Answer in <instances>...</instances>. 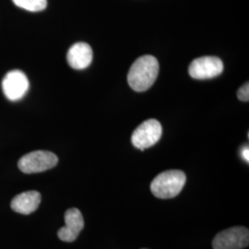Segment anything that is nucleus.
I'll list each match as a JSON object with an SVG mask.
<instances>
[{"mask_svg": "<svg viewBox=\"0 0 249 249\" xmlns=\"http://www.w3.org/2000/svg\"><path fill=\"white\" fill-rule=\"evenodd\" d=\"M159 74L158 60L150 54L139 57L127 74L129 86L136 91L142 92L150 89Z\"/></svg>", "mask_w": 249, "mask_h": 249, "instance_id": "f257e3e1", "label": "nucleus"}, {"mask_svg": "<svg viewBox=\"0 0 249 249\" xmlns=\"http://www.w3.org/2000/svg\"><path fill=\"white\" fill-rule=\"evenodd\" d=\"M187 177L180 170H169L160 173L152 180L151 193L161 199H168L178 196L185 187Z\"/></svg>", "mask_w": 249, "mask_h": 249, "instance_id": "f03ea898", "label": "nucleus"}, {"mask_svg": "<svg viewBox=\"0 0 249 249\" xmlns=\"http://www.w3.org/2000/svg\"><path fill=\"white\" fill-rule=\"evenodd\" d=\"M57 162L58 158L53 152L36 151L22 156L18 160V167L24 174H36L52 169Z\"/></svg>", "mask_w": 249, "mask_h": 249, "instance_id": "7ed1b4c3", "label": "nucleus"}, {"mask_svg": "<svg viewBox=\"0 0 249 249\" xmlns=\"http://www.w3.org/2000/svg\"><path fill=\"white\" fill-rule=\"evenodd\" d=\"M162 127L159 121L149 119L144 121L134 130L131 142L139 150L144 151L152 147L160 141Z\"/></svg>", "mask_w": 249, "mask_h": 249, "instance_id": "20e7f679", "label": "nucleus"}, {"mask_svg": "<svg viewBox=\"0 0 249 249\" xmlns=\"http://www.w3.org/2000/svg\"><path fill=\"white\" fill-rule=\"evenodd\" d=\"M249 245V231L244 226H235L219 232L213 241V249H243Z\"/></svg>", "mask_w": 249, "mask_h": 249, "instance_id": "39448f33", "label": "nucleus"}, {"mask_svg": "<svg viewBox=\"0 0 249 249\" xmlns=\"http://www.w3.org/2000/svg\"><path fill=\"white\" fill-rule=\"evenodd\" d=\"M223 71V61L216 56L198 57L191 62L188 69L189 75L196 80L213 79Z\"/></svg>", "mask_w": 249, "mask_h": 249, "instance_id": "423d86ee", "label": "nucleus"}, {"mask_svg": "<svg viewBox=\"0 0 249 249\" xmlns=\"http://www.w3.org/2000/svg\"><path fill=\"white\" fill-rule=\"evenodd\" d=\"M30 87L26 75L20 71L15 70L8 72L2 80V89L9 101L16 102L24 97Z\"/></svg>", "mask_w": 249, "mask_h": 249, "instance_id": "0eeeda50", "label": "nucleus"}, {"mask_svg": "<svg viewBox=\"0 0 249 249\" xmlns=\"http://www.w3.org/2000/svg\"><path fill=\"white\" fill-rule=\"evenodd\" d=\"M65 223L57 232L58 238L69 243L76 240L84 228V220L80 210L76 208L68 210L65 213Z\"/></svg>", "mask_w": 249, "mask_h": 249, "instance_id": "6e6552de", "label": "nucleus"}, {"mask_svg": "<svg viewBox=\"0 0 249 249\" xmlns=\"http://www.w3.org/2000/svg\"><path fill=\"white\" fill-rule=\"evenodd\" d=\"M41 194L36 190L22 192L11 200V209L17 213L29 215L35 213L41 203Z\"/></svg>", "mask_w": 249, "mask_h": 249, "instance_id": "1a4fd4ad", "label": "nucleus"}, {"mask_svg": "<svg viewBox=\"0 0 249 249\" xmlns=\"http://www.w3.org/2000/svg\"><path fill=\"white\" fill-rule=\"evenodd\" d=\"M67 60L74 70H84L88 68L92 61L91 47L86 43H77L70 48Z\"/></svg>", "mask_w": 249, "mask_h": 249, "instance_id": "9d476101", "label": "nucleus"}, {"mask_svg": "<svg viewBox=\"0 0 249 249\" xmlns=\"http://www.w3.org/2000/svg\"><path fill=\"white\" fill-rule=\"evenodd\" d=\"M13 3L20 9L32 12L42 11L47 7V0H12Z\"/></svg>", "mask_w": 249, "mask_h": 249, "instance_id": "9b49d317", "label": "nucleus"}, {"mask_svg": "<svg viewBox=\"0 0 249 249\" xmlns=\"http://www.w3.org/2000/svg\"><path fill=\"white\" fill-rule=\"evenodd\" d=\"M237 97L242 102H249V82L245 83L240 89L237 91Z\"/></svg>", "mask_w": 249, "mask_h": 249, "instance_id": "f8f14e48", "label": "nucleus"}, {"mask_svg": "<svg viewBox=\"0 0 249 249\" xmlns=\"http://www.w3.org/2000/svg\"><path fill=\"white\" fill-rule=\"evenodd\" d=\"M242 156L244 158V160H247V162L249 161V147H244V149L242 150Z\"/></svg>", "mask_w": 249, "mask_h": 249, "instance_id": "ddd939ff", "label": "nucleus"}, {"mask_svg": "<svg viewBox=\"0 0 249 249\" xmlns=\"http://www.w3.org/2000/svg\"></svg>", "mask_w": 249, "mask_h": 249, "instance_id": "4468645a", "label": "nucleus"}]
</instances>
